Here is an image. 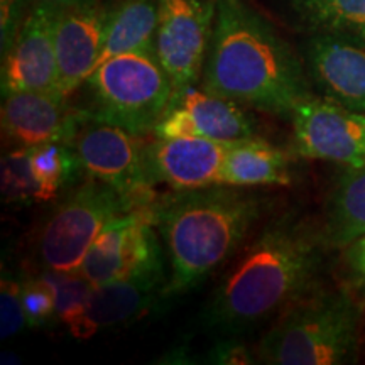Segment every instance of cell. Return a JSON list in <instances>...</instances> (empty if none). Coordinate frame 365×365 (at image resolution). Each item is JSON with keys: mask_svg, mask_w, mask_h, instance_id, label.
Returning a JSON list of instances; mask_svg holds the SVG:
<instances>
[{"mask_svg": "<svg viewBox=\"0 0 365 365\" xmlns=\"http://www.w3.org/2000/svg\"><path fill=\"white\" fill-rule=\"evenodd\" d=\"M330 249L323 230L284 213L264 225L223 274L200 314L207 333L245 336L319 286Z\"/></svg>", "mask_w": 365, "mask_h": 365, "instance_id": "cell-1", "label": "cell"}, {"mask_svg": "<svg viewBox=\"0 0 365 365\" xmlns=\"http://www.w3.org/2000/svg\"><path fill=\"white\" fill-rule=\"evenodd\" d=\"M200 86L245 108L289 118L312 97L304 61L247 0H217Z\"/></svg>", "mask_w": 365, "mask_h": 365, "instance_id": "cell-2", "label": "cell"}, {"mask_svg": "<svg viewBox=\"0 0 365 365\" xmlns=\"http://www.w3.org/2000/svg\"><path fill=\"white\" fill-rule=\"evenodd\" d=\"M267 207L266 193L228 185L173 190L154 200V225L170 261L166 299L193 291L234 257Z\"/></svg>", "mask_w": 365, "mask_h": 365, "instance_id": "cell-3", "label": "cell"}, {"mask_svg": "<svg viewBox=\"0 0 365 365\" xmlns=\"http://www.w3.org/2000/svg\"><path fill=\"white\" fill-rule=\"evenodd\" d=\"M364 312L349 289H314L291 304L262 335L259 362L344 365L359 360Z\"/></svg>", "mask_w": 365, "mask_h": 365, "instance_id": "cell-4", "label": "cell"}, {"mask_svg": "<svg viewBox=\"0 0 365 365\" xmlns=\"http://www.w3.org/2000/svg\"><path fill=\"white\" fill-rule=\"evenodd\" d=\"M85 115L135 135L154 132L175 95L171 76L156 49L117 54L91 71L81 85Z\"/></svg>", "mask_w": 365, "mask_h": 365, "instance_id": "cell-5", "label": "cell"}, {"mask_svg": "<svg viewBox=\"0 0 365 365\" xmlns=\"http://www.w3.org/2000/svg\"><path fill=\"white\" fill-rule=\"evenodd\" d=\"M150 196H132L91 180L76 188L44 222L38 255L46 269L78 272L95 239L113 218L153 203Z\"/></svg>", "mask_w": 365, "mask_h": 365, "instance_id": "cell-6", "label": "cell"}, {"mask_svg": "<svg viewBox=\"0 0 365 365\" xmlns=\"http://www.w3.org/2000/svg\"><path fill=\"white\" fill-rule=\"evenodd\" d=\"M217 0H158L156 53L176 90L202 80Z\"/></svg>", "mask_w": 365, "mask_h": 365, "instance_id": "cell-7", "label": "cell"}, {"mask_svg": "<svg viewBox=\"0 0 365 365\" xmlns=\"http://www.w3.org/2000/svg\"><path fill=\"white\" fill-rule=\"evenodd\" d=\"M135 134L122 127L85 115L68 144L78 158L81 171L120 193L150 196L144 168V148Z\"/></svg>", "mask_w": 365, "mask_h": 365, "instance_id": "cell-8", "label": "cell"}, {"mask_svg": "<svg viewBox=\"0 0 365 365\" xmlns=\"http://www.w3.org/2000/svg\"><path fill=\"white\" fill-rule=\"evenodd\" d=\"M291 124L299 156L341 166L365 164V113L313 93L296 107Z\"/></svg>", "mask_w": 365, "mask_h": 365, "instance_id": "cell-9", "label": "cell"}, {"mask_svg": "<svg viewBox=\"0 0 365 365\" xmlns=\"http://www.w3.org/2000/svg\"><path fill=\"white\" fill-rule=\"evenodd\" d=\"M154 230L153 203L113 218L91 244L78 272L102 286L163 262Z\"/></svg>", "mask_w": 365, "mask_h": 365, "instance_id": "cell-10", "label": "cell"}, {"mask_svg": "<svg viewBox=\"0 0 365 365\" xmlns=\"http://www.w3.org/2000/svg\"><path fill=\"white\" fill-rule=\"evenodd\" d=\"M154 134L202 137L230 144L259 137V124L242 105L210 93L202 86L196 88V85H190L175 91Z\"/></svg>", "mask_w": 365, "mask_h": 365, "instance_id": "cell-11", "label": "cell"}, {"mask_svg": "<svg viewBox=\"0 0 365 365\" xmlns=\"http://www.w3.org/2000/svg\"><path fill=\"white\" fill-rule=\"evenodd\" d=\"M166 284L164 266L158 262L120 279L95 286L85 312L73 319L68 330L75 339L88 340L98 331L129 325L166 299Z\"/></svg>", "mask_w": 365, "mask_h": 365, "instance_id": "cell-12", "label": "cell"}, {"mask_svg": "<svg viewBox=\"0 0 365 365\" xmlns=\"http://www.w3.org/2000/svg\"><path fill=\"white\" fill-rule=\"evenodd\" d=\"M308 76L322 97L365 113V41L349 34L312 33L303 46Z\"/></svg>", "mask_w": 365, "mask_h": 365, "instance_id": "cell-13", "label": "cell"}, {"mask_svg": "<svg viewBox=\"0 0 365 365\" xmlns=\"http://www.w3.org/2000/svg\"><path fill=\"white\" fill-rule=\"evenodd\" d=\"M54 21L56 14L48 9H27L16 41L2 56V95L11 91L63 95L58 81Z\"/></svg>", "mask_w": 365, "mask_h": 365, "instance_id": "cell-14", "label": "cell"}, {"mask_svg": "<svg viewBox=\"0 0 365 365\" xmlns=\"http://www.w3.org/2000/svg\"><path fill=\"white\" fill-rule=\"evenodd\" d=\"M228 144L202 137H158L144 148V168L150 186L173 190L222 185Z\"/></svg>", "mask_w": 365, "mask_h": 365, "instance_id": "cell-15", "label": "cell"}, {"mask_svg": "<svg viewBox=\"0 0 365 365\" xmlns=\"http://www.w3.org/2000/svg\"><path fill=\"white\" fill-rule=\"evenodd\" d=\"M85 112L49 91H11L2 100V130L16 148L70 143Z\"/></svg>", "mask_w": 365, "mask_h": 365, "instance_id": "cell-16", "label": "cell"}, {"mask_svg": "<svg viewBox=\"0 0 365 365\" xmlns=\"http://www.w3.org/2000/svg\"><path fill=\"white\" fill-rule=\"evenodd\" d=\"M112 6L98 2L95 6L73 9L56 14L54 21V49H56L59 91L65 97L81 88L102 56L105 31Z\"/></svg>", "mask_w": 365, "mask_h": 365, "instance_id": "cell-17", "label": "cell"}, {"mask_svg": "<svg viewBox=\"0 0 365 365\" xmlns=\"http://www.w3.org/2000/svg\"><path fill=\"white\" fill-rule=\"evenodd\" d=\"M293 181L289 156L261 137L230 143L222 170V185L240 188L287 186Z\"/></svg>", "mask_w": 365, "mask_h": 365, "instance_id": "cell-18", "label": "cell"}, {"mask_svg": "<svg viewBox=\"0 0 365 365\" xmlns=\"http://www.w3.org/2000/svg\"><path fill=\"white\" fill-rule=\"evenodd\" d=\"M322 230L330 249L339 250L365 235V164L340 171L328 196Z\"/></svg>", "mask_w": 365, "mask_h": 365, "instance_id": "cell-19", "label": "cell"}, {"mask_svg": "<svg viewBox=\"0 0 365 365\" xmlns=\"http://www.w3.org/2000/svg\"><path fill=\"white\" fill-rule=\"evenodd\" d=\"M156 33L158 0H117L108 16L98 65L117 54L156 49Z\"/></svg>", "mask_w": 365, "mask_h": 365, "instance_id": "cell-20", "label": "cell"}, {"mask_svg": "<svg viewBox=\"0 0 365 365\" xmlns=\"http://www.w3.org/2000/svg\"><path fill=\"white\" fill-rule=\"evenodd\" d=\"M291 17L312 33L349 34L365 41V0H284Z\"/></svg>", "mask_w": 365, "mask_h": 365, "instance_id": "cell-21", "label": "cell"}, {"mask_svg": "<svg viewBox=\"0 0 365 365\" xmlns=\"http://www.w3.org/2000/svg\"><path fill=\"white\" fill-rule=\"evenodd\" d=\"M29 150L31 164L48 202L56 198L59 191L65 188L68 182H71L76 173L81 170L75 150L63 140L36 145V148H29Z\"/></svg>", "mask_w": 365, "mask_h": 365, "instance_id": "cell-22", "label": "cell"}, {"mask_svg": "<svg viewBox=\"0 0 365 365\" xmlns=\"http://www.w3.org/2000/svg\"><path fill=\"white\" fill-rule=\"evenodd\" d=\"M2 196L7 203L48 202L31 164L29 148H16L2 158Z\"/></svg>", "mask_w": 365, "mask_h": 365, "instance_id": "cell-23", "label": "cell"}, {"mask_svg": "<svg viewBox=\"0 0 365 365\" xmlns=\"http://www.w3.org/2000/svg\"><path fill=\"white\" fill-rule=\"evenodd\" d=\"M44 276L56 287V313L54 322L68 327L85 312L95 284L81 276L80 272H59L46 269Z\"/></svg>", "mask_w": 365, "mask_h": 365, "instance_id": "cell-24", "label": "cell"}, {"mask_svg": "<svg viewBox=\"0 0 365 365\" xmlns=\"http://www.w3.org/2000/svg\"><path fill=\"white\" fill-rule=\"evenodd\" d=\"M21 298L29 328H41L54 322L56 287L48 281L44 274L21 281Z\"/></svg>", "mask_w": 365, "mask_h": 365, "instance_id": "cell-25", "label": "cell"}, {"mask_svg": "<svg viewBox=\"0 0 365 365\" xmlns=\"http://www.w3.org/2000/svg\"><path fill=\"white\" fill-rule=\"evenodd\" d=\"M29 328L21 298V281L4 276L0 282V339L7 340Z\"/></svg>", "mask_w": 365, "mask_h": 365, "instance_id": "cell-26", "label": "cell"}, {"mask_svg": "<svg viewBox=\"0 0 365 365\" xmlns=\"http://www.w3.org/2000/svg\"><path fill=\"white\" fill-rule=\"evenodd\" d=\"M205 362L217 365H249L259 364L257 350L252 349L244 336H217L215 345L205 355Z\"/></svg>", "mask_w": 365, "mask_h": 365, "instance_id": "cell-27", "label": "cell"}, {"mask_svg": "<svg viewBox=\"0 0 365 365\" xmlns=\"http://www.w3.org/2000/svg\"><path fill=\"white\" fill-rule=\"evenodd\" d=\"M344 264L354 293L365 301V235L344 249Z\"/></svg>", "mask_w": 365, "mask_h": 365, "instance_id": "cell-28", "label": "cell"}, {"mask_svg": "<svg viewBox=\"0 0 365 365\" xmlns=\"http://www.w3.org/2000/svg\"><path fill=\"white\" fill-rule=\"evenodd\" d=\"M98 2H102V0H24L26 9L43 7L54 14L73 11V9L95 6V4H98Z\"/></svg>", "mask_w": 365, "mask_h": 365, "instance_id": "cell-29", "label": "cell"}, {"mask_svg": "<svg viewBox=\"0 0 365 365\" xmlns=\"http://www.w3.org/2000/svg\"><path fill=\"white\" fill-rule=\"evenodd\" d=\"M188 355V345H178L175 349H171L166 355H163L161 360H158L159 364H195Z\"/></svg>", "mask_w": 365, "mask_h": 365, "instance_id": "cell-30", "label": "cell"}, {"mask_svg": "<svg viewBox=\"0 0 365 365\" xmlns=\"http://www.w3.org/2000/svg\"><path fill=\"white\" fill-rule=\"evenodd\" d=\"M19 2H22V4H24V0H19ZM24 6H26V4H24Z\"/></svg>", "mask_w": 365, "mask_h": 365, "instance_id": "cell-31", "label": "cell"}]
</instances>
